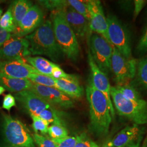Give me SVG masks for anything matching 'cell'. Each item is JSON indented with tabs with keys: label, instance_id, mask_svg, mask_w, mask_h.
<instances>
[{
	"label": "cell",
	"instance_id": "6da1fadb",
	"mask_svg": "<svg viewBox=\"0 0 147 147\" xmlns=\"http://www.w3.org/2000/svg\"><path fill=\"white\" fill-rule=\"evenodd\" d=\"M86 93L89 104L90 130L98 136H105L109 133L112 119L107 100L90 81Z\"/></svg>",
	"mask_w": 147,
	"mask_h": 147
},
{
	"label": "cell",
	"instance_id": "7a4b0ae2",
	"mask_svg": "<svg viewBox=\"0 0 147 147\" xmlns=\"http://www.w3.org/2000/svg\"><path fill=\"white\" fill-rule=\"evenodd\" d=\"M25 38L28 42L29 50L32 55L46 56L54 62L63 58L64 53L56 40L51 20L45 21Z\"/></svg>",
	"mask_w": 147,
	"mask_h": 147
},
{
	"label": "cell",
	"instance_id": "3957f363",
	"mask_svg": "<svg viewBox=\"0 0 147 147\" xmlns=\"http://www.w3.org/2000/svg\"><path fill=\"white\" fill-rule=\"evenodd\" d=\"M50 16L55 37L60 49L69 59L76 61L80 52L79 43L62 9L52 11Z\"/></svg>",
	"mask_w": 147,
	"mask_h": 147
},
{
	"label": "cell",
	"instance_id": "277c9868",
	"mask_svg": "<svg viewBox=\"0 0 147 147\" xmlns=\"http://www.w3.org/2000/svg\"><path fill=\"white\" fill-rule=\"evenodd\" d=\"M111 96L118 115L137 125L147 124V101L143 99L138 101L129 100L121 94L116 86L111 87Z\"/></svg>",
	"mask_w": 147,
	"mask_h": 147
},
{
	"label": "cell",
	"instance_id": "5b68a950",
	"mask_svg": "<svg viewBox=\"0 0 147 147\" xmlns=\"http://www.w3.org/2000/svg\"><path fill=\"white\" fill-rule=\"evenodd\" d=\"M5 147H36L28 129L21 121L2 113Z\"/></svg>",
	"mask_w": 147,
	"mask_h": 147
},
{
	"label": "cell",
	"instance_id": "8992f818",
	"mask_svg": "<svg viewBox=\"0 0 147 147\" xmlns=\"http://www.w3.org/2000/svg\"><path fill=\"white\" fill-rule=\"evenodd\" d=\"M106 19L108 36L111 45L116 47L125 58L128 59L133 58L131 37L128 29L114 15H109Z\"/></svg>",
	"mask_w": 147,
	"mask_h": 147
},
{
	"label": "cell",
	"instance_id": "52a82bcc",
	"mask_svg": "<svg viewBox=\"0 0 147 147\" xmlns=\"http://www.w3.org/2000/svg\"><path fill=\"white\" fill-rule=\"evenodd\" d=\"M89 51L95 63L100 70L108 75L111 70L113 47L104 37L91 32L88 36Z\"/></svg>",
	"mask_w": 147,
	"mask_h": 147
},
{
	"label": "cell",
	"instance_id": "ba28073f",
	"mask_svg": "<svg viewBox=\"0 0 147 147\" xmlns=\"http://www.w3.org/2000/svg\"><path fill=\"white\" fill-rule=\"evenodd\" d=\"M111 58V70L117 86L129 84L135 78L138 60L125 58L113 46Z\"/></svg>",
	"mask_w": 147,
	"mask_h": 147
},
{
	"label": "cell",
	"instance_id": "9c48e42d",
	"mask_svg": "<svg viewBox=\"0 0 147 147\" xmlns=\"http://www.w3.org/2000/svg\"><path fill=\"white\" fill-rule=\"evenodd\" d=\"M31 55L29 43L25 37L13 35L0 47V62L24 60Z\"/></svg>",
	"mask_w": 147,
	"mask_h": 147
},
{
	"label": "cell",
	"instance_id": "30bf717a",
	"mask_svg": "<svg viewBox=\"0 0 147 147\" xmlns=\"http://www.w3.org/2000/svg\"><path fill=\"white\" fill-rule=\"evenodd\" d=\"M144 128L134 124L123 129L103 147H140Z\"/></svg>",
	"mask_w": 147,
	"mask_h": 147
},
{
	"label": "cell",
	"instance_id": "8fae6325",
	"mask_svg": "<svg viewBox=\"0 0 147 147\" xmlns=\"http://www.w3.org/2000/svg\"><path fill=\"white\" fill-rule=\"evenodd\" d=\"M88 60L90 70V79L89 81L96 89L104 95L109 104L112 118H113L115 116V111L111 99V86L107 75L99 68L89 51L88 55Z\"/></svg>",
	"mask_w": 147,
	"mask_h": 147
},
{
	"label": "cell",
	"instance_id": "7c38bea8",
	"mask_svg": "<svg viewBox=\"0 0 147 147\" xmlns=\"http://www.w3.org/2000/svg\"><path fill=\"white\" fill-rule=\"evenodd\" d=\"M30 90L39 95L53 106L65 109L74 107L73 99L55 87L33 84Z\"/></svg>",
	"mask_w": 147,
	"mask_h": 147
},
{
	"label": "cell",
	"instance_id": "4fadbf2b",
	"mask_svg": "<svg viewBox=\"0 0 147 147\" xmlns=\"http://www.w3.org/2000/svg\"><path fill=\"white\" fill-rule=\"evenodd\" d=\"M86 3L90 14L89 28L90 31L104 37L111 45L108 36L107 19L101 2L98 0H89L86 1Z\"/></svg>",
	"mask_w": 147,
	"mask_h": 147
},
{
	"label": "cell",
	"instance_id": "5bb4252c",
	"mask_svg": "<svg viewBox=\"0 0 147 147\" xmlns=\"http://www.w3.org/2000/svg\"><path fill=\"white\" fill-rule=\"evenodd\" d=\"M44 17V12L40 7L32 5L12 34L18 37H26L42 25Z\"/></svg>",
	"mask_w": 147,
	"mask_h": 147
},
{
	"label": "cell",
	"instance_id": "9a60e30c",
	"mask_svg": "<svg viewBox=\"0 0 147 147\" xmlns=\"http://www.w3.org/2000/svg\"><path fill=\"white\" fill-rule=\"evenodd\" d=\"M14 97L30 115L39 116L43 111L53 107L30 90L15 93Z\"/></svg>",
	"mask_w": 147,
	"mask_h": 147
},
{
	"label": "cell",
	"instance_id": "2e32d148",
	"mask_svg": "<svg viewBox=\"0 0 147 147\" xmlns=\"http://www.w3.org/2000/svg\"><path fill=\"white\" fill-rule=\"evenodd\" d=\"M0 74L16 79H28L33 74L39 73L24 60L0 62Z\"/></svg>",
	"mask_w": 147,
	"mask_h": 147
},
{
	"label": "cell",
	"instance_id": "e0dca14e",
	"mask_svg": "<svg viewBox=\"0 0 147 147\" xmlns=\"http://www.w3.org/2000/svg\"><path fill=\"white\" fill-rule=\"evenodd\" d=\"M66 20L73 31L76 38L84 39L89 36L92 32L89 28V22L84 16L75 11L69 5L62 9Z\"/></svg>",
	"mask_w": 147,
	"mask_h": 147
},
{
	"label": "cell",
	"instance_id": "ac0fdd59",
	"mask_svg": "<svg viewBox=\"0 0 147 147\" xmlns=\"http://www.w3.org/2000/svg\"><path fill=\"white\" fill-rule=\"evenodd\" d=\"M56 88L62 91L71 99H79L84 94V89L79 78L74 75L70 79H55Z\"/></svg>",
	"mask_w": 147,
	"mask_h": 147
},
{
	"label": "cell",
	"instance_id": "d6986e66",
	"mask_svg": "<svg viewBox=\"0 0 147 147\" xmlns=\"http://www.w3.org/2000/svg\"><path fill=\"white\" fill-rule=\"evenodd\" d=\"M33 84L28 79H16L0 74V86L12 93L30 90Z\"/></svg>",
	"mask_w": 147,
	"mask_h": 147
},
{
	"label": "cell",
	"instance_id": "ffe728a7",
	"mask_svg": "<svg viewBox=\"0 0 147 147\" xmlns=\"http://www.w3.org/2000/svg\"><path fill=\"white\" fill-rule=\"evenodd\" d=\"M129 84L147 93V56L138 60L135 78Z\"/></svg>",
	"mask_w": 147,
	"mask_h": 147
},
{
	"label": "cell",
	"instance_id": "44dd1931",
	"mask_svg": "<svg viewBox=\"0 0 147 147\" xmlns=\"http://www.w3.org/2000/svg\"><path fill=\"white\" fill-rule=\"evenodd\" d=\"M28 64L31 65L39 73L42 75L51 76L53 69L56 64L42 57L29 56L25 59Z\"/></svg>",
	"mask_w": 147,
	"mask_h": 147
},
{
	"label": "cell",
	"instance_id": "7402d4cb",
	"mask_svg": "<svg viewBox=\"0 0 147 147\" xmlns=\"http://www.w3.org/2000/svg\"><path fill=\"white\" fill-rule=\"evenodd\" d=\"M32 5V2L27 0H16L12 2L11 7L16 28Z\"/></svg>",
	"mask_w": 147,
	"mask_h": 147
},
{
	"label": "cell",
	"instance_id": "603a6c76",
	"mask_svg": "<svg viewBox=\"0 0 147 147\" xmlns=\"http://www.w3.org/2000/svg\"><path fill=\"white\" fill-rule=\"evenodd\" d=\"M39 117L42 119L47 121L53 124L65 126V123L63 118V114L57 110L54 107H51L42 112Z\"/></svg>",
	"mask_w": 147,
	"mask_h": 147
},
{
	"label": "cell",
	"instance_id": "cb8c5ba5",
	"mask_svg": "<svg viewBox=\"0 0 147 147\" xmlns=\"http://www.w3.org/2000/svg\"><path fill=\"white\" fill-rule=\"evenodd\" d=\"M116 88L125 98L132 101H138L142 99L138 90L130 84L116 86Z\"/></svg>",
	"mask_w": 147,
	"mask_h": 147
},
{
	"label": "cell",
	"instance_id": "d4e9b609",
	"mask_svg": "<svg viewBox=\"0 0 147 147\" xmlns=\"http://www.w3.org/2000/svg\"><path fill=\"white\" fill-rule=\"evenodd\" d=\"M0 27L11 34L14 33L16 31V27L12 15L11 5L5 13L1 16L0 18Z\"/></svg>",
	"mask_w": 147,
	"mask_h": 147
},
{
	"label": "cell",
	"instance_id": "484cf974",
	"mask_svg": "<svg viewBox=\"0 0 147 147\" xmlns=\"http://www.w3.org/2000/svg\"><path fill=\"white\" fill-rule=\"evenodd\" d=\"M33 84L56 88L55 80L51 76L39 74H33L28 79Z\"/></svg>",
	"mask_w": 147,
	"mask_h": 147
},
{
	"label": "cell",
	"instance_id": "4316f807",
	"mask_svg": "<svg viewBox=\"0 0 147 147\" xmlns=\"http://www.w3.org/2000/svg\"><path fill=\"white\" fill-rule=\"evenodd\" d=\"M69 5L72 7L75 11L78 13L84 16L88 20L90 21V14L89 9L86 3V1H78V0H68L67 1Z\"/></svg>",
	"mask_w": 147,
	"mask_h": 147
},
{
	"label": "cell",
	"instance_id": "83f0119b",
	"mask_svg": "<svg viewBox=\"0 0 147 147\" xmlns=\"http://www.w3.org/2000/svg\"><path fill=\"white\" fill-rule=\"evenodd\" d=\"M47 132L52 139H62L68 136L67 129L63 125L53 124L48 127Z\"/></svg>",
	"mask_w": 147,
	"mask_h": 147
},
{
	"label": "cell",
	"instance_id": "f1b7e54d",
	"mask_svg": "<svg viewBox=\"0 0 147 147\" xmlns=\"http://www.w3.org/2000/svg\"><path fill=\"white\" fill-rule=\"evenodd\" d=\"M30 116L33 120L32 126L36 134H38L39 132H40V134L42 135H45L47 134L49 127L48 126L49 125V123L47 121L42 119L39 116L34 115Z\"/></svg>",
	"mask_w": 147,
	"mask_h": 147
},
{
	"label": "cell",
	"instance_id": "f546056e",
	"mask_svg": "<svg viewBox=\"0 0 147 147\" xmlns=\"http://www.w3.org/2000/svg\"><path fill=\"white\" fill-rule=\"evenodd\" d=\"M39 3L49 9L53 11L62 10L69 5L67 1H39Z\"/></svg>",
	"mask_w": 147,
	"mask_h": 147
},
{
	"label": "cell",
	"instance_id": "4dcf8cb0",
	"mask_svg": "<svg viewBox=\"0 0 147 147\" xmlns=\"http://www.w3.org/2000/svg\"><path fill=\"white\" fill-rule=\"evenodd\" d=\"M76 142L75 147H100L86 134L82 133L76 136Z\"/></svg>",
	"mask_w": 147,
	"mask_h": 147
},
{
	"label": "cell",
	"instance_id": "1f68e13d",
	"mask_svg": "<svg viewBox=\"0 0 147 147\" xmlns=\"http://www.w3.org/2000/svg\"><path fill=\"white\" fill-rule=\"evenodd\" d=\"M32 136L38 147H57L56 143L51 138L38 134H34Z\"/></svg>",
	"mask_w": 147,
	"mask_h": 147
},
{
	"label": "cell",
	"instance_id": "d6a6232c",
	"mask_svg": "<svg viewBox=\"0 0 147 147\" xmlns=\"http://www.w3.org/2000/svg\"><path fill=\"white\" fill-rule=\"evenodd\" d=\"M52 140L56 143L57 147H75L76 142V137L74 136H67L62 139Z\"/></svg>",
	"mask_w": 147,
	"mask_h": 147
},
{
	"label": "cell",
	"instance_id": "836d02e7",
	"mask_svg": "<svg viewBox=\"0 0 147 147\" xmlns=\"http://www.w3.org/2000/svg\"><path fill=\"white\" fill-rule=\"evenodd\" d=\"M73 74H68L64 72L60 67L56 64L53 69L51 77L55 79H70L73 77Z\"/></svg>",
	"mask_w": 147,
	"mask_h": 147
},
{
	"label": "cell",
	"instance_id": "e575fe53",
	"mask_svg": "<svg viewBox=\"0 0 147 147\" xmlns=\"http://www.w3.org/2000/svg\"><path fill=\"white\" fill-rule=\"evenodd\" d=\"M137 52L143 53L147 52V28L143 33L136 47Z\"/></svg>",
	"mask_w": 147,
	"mask_h": 147
},
{
	"label": "cell",
	"instance_id": "d590c367",
	"mask_svg": "<svg viewBox=\"0 0 147 147\" xmlns=\"http://www.w3.org/2000/svg\"><path fill=\"white\" fill-rule=\"evenodd\" d=\"M16 100L15 97L10 93L5 95L3 100L2 108L9 112L13 107L16 106Z\"/></svg>",
	"mask_w": 147,
	"mask_h": 147
},
{
	"label": "cell",
	"instance_id": "8d00e7d4",
	"mask_svg": "<svg viewBox=\"0 0 147 147\" xmlns=\"http://www.w3.org/2000/svg\"><path fill=\"white\" fill-rule=\"evenodd\" d=\"M147 1L144 0H135L134 1V11L133 14V19L135 20L140 14L144 7L147 3Z\"/></svg>",
	"mask_w": 147,
	"mask_h": 147
},
{
	"label": "cell",
	"instance_id": "74e56055",
	"mask_svg": "<svg viewBox=\"0 0 147 147\" xmlns=\"http://www.w3.org/2000/svg\"><path fill=\"white\" fill-rule=\"evenodd\" d=\"M12 36L13 34L11 33L6 31L0 27V47Z\"/></svg>",
	"mask_w": 147,
	"mask_h": 147
},
{
	"label": "cell",
	"instance_id": "f35d334b",
	"mask_svg": "<svg viewBox=\"0 0 147 147\" xmlns=\"http://www.w3.org/2000/svg\"><path fill=\"white\" fill-rule=\"evenodd\" d=\"M5 89L3 87H2V86H0V95L3 94L5 93Z\"/></svg>",
	"mask_w": 147,
	"mask_h": 147
},
{
	"label": "cell",
	"instance_id": "ab89813d",
	"mask_svg": "<svg viewBox=\"0 0 147 147\" xmlns=\"http://www.w3.org/2000/svg\"><path fill=\"white\" fill-rule=\"evenodd\" d=\"M2 13H3V10L0 8V18H1V16H2Z\"/></svg>",
	"mask_w": 147,
	"mask_h": 147
},
{
	"label": "cell",
	"instance_id": "60d3db41",
	"mask_svg": "<svg viewBox=\"0 0 147 147\" xmlns=\"http://www.w3.org/2000/svg\"><path fill=\"white\" fill-rule=\"evenodd\" d=\"M3 2V1H0V4L2 3Z\"/></svg>",
	"mask_w": 147,
	"mask_h": 147
}]
</instances>
